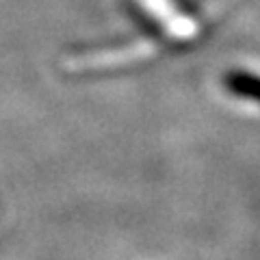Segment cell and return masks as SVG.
Returning a JSON list of instances; mask_svg holds the SVG:
<instances>
[{
  "instance_id": "obj_1",
  "label": "cell",
  "mask_w": 260,
  "mask_h": 260,
  "mask_svg": "<svg viewBox=\"0 0 260 260\" xmlns=\"http://www.w3.org/2000/svg\"><path fill=\"white\" fill-rule=\"evenodd\" d=\"M225 87L241 98L260 102V76L247 74V72H232L225 76Z\"/></svg>"
}]
</instances>
